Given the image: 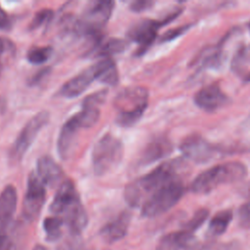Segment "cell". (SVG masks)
<instances>
[{
	"mask_svg": "<svg viewBox=\"0 0 250 250\" xmlns=\"http://www.w3.org/2000/svg\"><path fill=\"white\" fill-rule=\"evenodd\" d=\"M7 102L6 99L3 96H0V112H4L6 109Z\"/></svg>",
	"mask_w": 250,
	"mask_h": 250,
	"instance_id": "36",
	"label": "cell"
},
{
	"mask_svg": "<svg viewBox=\"0 0 250 250\" xmlns=\"http://www.w3.org/2000/svg\"><path fill=\"white\" fill-rule=\"evenodd\" d=\"M53 15H54V12L51 9L44 8L39 10L32 18L29 24V29H35L47 23L52 19Z\"/></svg>",
	"mask_w": 250,
	"mask_h": 250,
	"instance_id": "26",
	"label": "cell"
},
{
	"mask_svg": "<svg viewBox=\"0 0 250 250\" xmlns=\"http://www.w3.org/2000/svg\"><path fill=\"white\" fill-rule=\"evenodd\" d=\"M208 215H209V210L208 209H206V208L198 209L192 215V217L186 224H184L183 229L193 233L195 230H197L204 224V222L208 218Z\"/></svg>",
	"mask_w": 250,
	"mask_h": 250,
	"instance_id": "25",
	"label": "cell"
},
{
	"mask_svg": "<svg viewBox=\"0 0 250 250\" xmlns=\"http://www.w3.org/2000/svg\"><path fill=\"white\" fill-rule=\"evenodd\" d=\"M50 113L47 110H42L32 116L19 133L12 148L11 157L16 160H21L24 153L28 150L39 132L49 123Z\"/></svg>",
	"mask_w": 250,
	"mask_h": 250,
	"instance_id": "8",
	"label": "cell"
},
{
	"mask_svg": "<svg viewBox=\"0 0 250 250\" xmlns=\"http://www.w3.org/2000/svg\"><path fill=\"white\" fill-rule=\"evenodd\" d=\"M12 243L9 236L5 234H0V250H11Z\"/></svg>",
	"mask_w": 250,
	"mask_h": 250,
	"instance_id": "33",
	"label": "cell"
},
{
	"mask_svg": "<svg viewBox=\"0 0 250 250\" xmlns=\"http://www.w3.org/2000/svg\"><path fill=\"white\" fill-rule=\"evenodd\" d=\"M98 68V80L110 86L116 85L119 80V73L115 62L111 58L102 59L96 62Z\"/></svg>",
	"mask_w": 250,
	"mask_h": 250,
	"instance_id": "22",
	"label": "cell"
},
{
	"mask_svg": "<svg viewBox=\"0 0 250 250\" xmlns=\"http://www.w3.org/2000/svg\"><path fill=\"white\" fill-rule=\"evenodd\" d=\"M53 49L50 46H35L26 53V59L33 64H40L47 62L52 56Z\"/></svg>",
	"mask_w": 250,
	"mask_h": 250,
	"instance_id": "24",
	"label": "cell"
},
{
	"mask_svg": "<svg viewBox=\"0 0 250 250\" xmlns=\"http://www.w3.org/2000/svg\"><path fill=\"white\" fill-rule=\"evenodd\" d=\"M124 146L120 139L104 134L94 146L92 151V164L94 173L103 176L119 165L123 158Z\"/></svg>",
	"mask_w": 250,
	"mask_h": 250,
	"instance_id": "5",
	"label": "cell"
},
{
	"mask_svg": "<svg viewBox=\"0 0 250 250\" xmlns=\"http://www.w3.org/2000/svg\"><path fill=\"white\" fill-rule=\"evenodd\" d=\"M188 250H220V248L213 243H204V244L195 243Z\"/></svg>",
	"mask_w": 250,
	"mask_h": 250,
	"instance_id": "32",
	"label": "cell"
},
{
	"mask_svg": "<svg viewBox=\"0 0 250 250\" xmlns=\"http://www.w3.org/2000/svg\"><path fill=\"white\" fill-rule=\"evenodd\" d=\"M80 129H83V126L76 113L69 117L62 125L58 138V152L62 159H66L71 153Z\"/></svg>",
	"mask_w": 250,
	"mask_h": 250,
	"instance_id": "13",
	"label": "cell"
},
{
	"mask_svg": "<svg viewBox=\"0 0 250 250\" xmlns=\"http://www.w3.org/2000/svg\"><path fill=\"white\" fill-rule=\"evenodd\" d=\"M190 26H191L190 24H186V25H182V26H179V27L170 29V30H168L167 32H165V33L160 37V41H161V42H166V41L175 39L176 37H178V36L182 35L183 33H185Z\"/></svg>",
	"mask_w": 250,
	"mask_h": 250,
	"instance_id": "29",
	"label": "cell"
},
{
	"mask_svg": "<svg viewBox=\"0 0 250 250\" xmlns=\"http://www.w3.org/2000/svg\"><path fill=\"white\" fill-rule=\"evenodd\" d=\"M95 80H98V68L96 63L67 80L61 87L58 95L67 99L78 97Z\"/></svg>",
	"mask_w": 250,
	"mask_h": 250,
	"instance_id": "12",
	"label": "cell"
},
{
	"mask_svg": "<svg viewBox=\"0 0 250 250\" xmlns=\"http://www.w3.org/2000/svg\"><path fill=\"white\" fill-rule=\"evenodd\" d=\"M247 176L246 166L239 161H228L210 167L200 174L190 184V190L197 194H207L225 184L242 181Z\"/></svg>",
	"mask_w": 250,
	"mask_h": 250,
	"instance_id": "3",
	"label": "cell"
},
{
	"mask_svg": "<svg viewBox=\"0 0 250 250\" xmlns=\"http://www.w3.org/2000/svg\"><path fill=\"white\" fill-rule=\"evenodd\" d=\"M12 26V21L8 14L0 7V29L9 30Z\"/></svg>",
	"mask_w": 250,
	"mask_h": 250,
	"instance_id": "31",
	"label": "cell"
},
{
	"mask_svg": "<svg viewBox=\"0 0 250 250\" xmlns=\"http://www.w3.org/2000/svg\"><path fill=\"white\" fill-rule=\"evenodd\" d=\"M173 151V145L165 137H157L151 140L144 148L141 153L140 163L147 165L153 163Z\"/></svg>",
	"mask_w": 250,
	"mask_h": 250,
	"instance_id": "18",
	"label": "cell"
},
{
	"mask_svg": "<svg viewBox=\"0 0 250 250\" xmlns=\"http://www.w3.org/2000/svg\"><path fill=\"white\" fill-rule=\"evenodd\" d=\"M195 243L193 233L182 229L164 234L158 240L155 250H188Z\"/></svg>",
	"mask_w": 250,
	"mask_h": 250,
	"instance_id": "16",
	"label": "cell"
},
{
	"mask_svg": "<svg viewBox=\"0 0 250 250\" xmlns=\"http://www.w3.org/2000/svg\"><path fill=\"white\" fill-rule=\"evenodd\" d=\"M182 160L173 159L166 161L147 174L129 183L124 188V198L131 207H138L146 195L152 194L156 189L169 182L178 179Z\"/></svg>",
	"mask_w": 250,
	"mask_h": 250,
	"instance_id": "2",
	"label": "cell"
},
{
	"mask_svg": "<svg viewBox=\"0 0 250 250\" xmlns=\"http://www.w3.org/2000/svg\"><path fill=\"white\" fill-rule=\"evenodd\" d=\"M48 72H49V68H48V67L41 69L39 72H37L36 74H34V75L30 78L29 83H30V84H35V83L39 82Z\"/></svg>",
	"mask_w": 250,
	"mask_h": 250,
	"instance_id": "34",
	"label": "cell"
},
{
	"mask_svg": "<svg viewBox=\"0 0 250 250\" xmlns=\"http://www.w3.org/2000/svg\"><path fill=\"white\" fill-rule=\"evenodd\" d=\"M50 212L60 217L74 235L80 234L88 224L86 210L70 180H64L59 186L50 205Z\"/></svg>",
	"mask_w": 250,
	"mask_h": 250,
	"instance_id": "1",
	"label": "cell"
},
{
	"mask_svg": "<svg viewBox=\"0 0 250 250\" xmlns=\"http://www.w3.org/2000/svg\"><path fill=\"white\" fill-rule=\"evenodd\" d=\"M46 199V185L38 177L37 173H30L26 191L22 202V215L23 217L32 222L39 216L41 209Z\"/></svg>",
	"mask_w": 250,
	"mask_h": 250,
	"instance_id": "9",
	"label": "cell"
},
{
	"mask_svg": "<svg viewBox=\"0 0 250 250\" xmlns=\"http://www.w3.org/2000/svg\"><path fill=\"white\" fill-rule=\"evenodd\" d=\"M128 46V42L124 39L120 38H108V39H102L99 38L96 40L94 46L89 50L87 53L88 57L91 58H111L110 56L122 53L126 50Z\"/></svg>",
	"mask_w": 250,
	"mask_h": 250,
	"instance_id": "19",
	"label": "cell"
},
{
	"mask_svg": "<svg viewBox=\"0 0 250 250\" xmlns=\"http://www.w3.org/2000/svg\"><path fill=\"white\" fill-rule=\"evenodd\" d=\"M7 49V42L5 39L0 37V56L6 51Z\"/></svg>",
	"mask_w": 250,
	"mask_h": 250,
	"instance_id": "35",
	"label": "cell"
},
{
	"mask_svg": "<svg viewBox=\"0 0 250 250\" xmlns=\"http://www.w3.org/2000/svg\"><path fill=\"white\" fill-rule=\"evenodd\" d=\"M233 213L230 209H225L217 212L210 220L206 234L207 236L216 237L222 235L229 228L230 222L232 221Z\"/></svg>",
	"mask_w": 250,
	"mask_h": 250,
	"instance_id": "21",
	"label": "cell"
},
{
	"mask_svg": "<svg viewBox=\"0 0 250 250\" xmlns=\"http://www.w3.org/2000/svg\"><path fill=\"white\" fill-rule=\"evenodd\" d=\"M148 103V91L142 86L127 87L115 98L117 108L115 122L121 127H131L143 116Z\"/></svg>",
	"mask_w": 250,
	"mask_h": 250,
	"instance_id": "4",
	"label": "cell"
},
{
	"mask_svg": "<svg viewBox=\"0 0 250 250\" xmlns=\"http://www.w3.org/2000/svg\"><path fill=\"white\" fill-rule=\"evenodd\" d=\"M33 250H48L45 246L41 245V244H36L34 247H33Z\"/></svg>",
	"mask_w": 250,
	"mask_h": 250,
	"instance_id": "37",
	"label": "cell"
},
{
	"mask_svg": "<svg viewBox=\"0 0 250 250\" xmlns=\"http://www.w3.org/2000/svg\"><path fill=\"white\" fill-rule=\"evenodd\" d=\"M131 215L127 211L121 212L113 220L106 223L101 229L100 235L107 243H113L122 239L128 231Z\"/></svg>",
	"mask_w": 250,
	"mask_h": 250,
	"instance_id": "15",
	"label": "cell"
},
{
	"mask_svg": "<svg viewBox=\"0 0 250 250\" xmlns=\"http://www.w3.org/2000/svg\"><path fill=\"white\" fill-rule=\"evenodd\" d=\"M186 188L180 179H175L150 194L142 205L141 214L145 218H154L170 210L183 197Z\"/></svg>",
	"mask_w": 250,
	"mask_h": 250,
	"instance_id": "6",
	"label": "cell"
},
{
	"mask_svg": "<svg viewBox=\"0 0 250 250\" xmlns=\"http://www.w3.org/2000/svg\"><path fill=\"white\" fill-rule=\"evenodd\" d=\"M180 149L184 156L196 163L209 161L220 150L199 134H192L185 138L180 145Z\"/></svg>",
	"mask_w": 250,
	"mask_h": 250,
	"instance_id": "10",
	"label": "cell"
},
{
	"mask_svg": "<svg viewBox=\"0 0 250 250\" xmlns=\"http://www.w3.org/2000/svg\"><path fill=\"white\" fill-rule=\"evenodd\" d=\"M182 12V10H177L175 12H173L172 14L166 16L164 19L162 20H142L140 21H138L137 23H135L134 25H132L130 27V29L128 30V37L138 43L139 48L138 51L136 52L138 56L143 55L144 53L146 52V50L151 46V44L154 42V40L156 39V35H157V30L169 23L171 21L175 20L178 15H180Z\"/></svg>",
	"mask_w": 250,
	"mask_h": 250,
	"instance_id": "7",
	"label": "cell"
},
{
	"mask_svg": "<svg viewBox=\"0 0 250 250\" xmlns=\"http://www.w3.org/2000/svg\"><path fill=\"white\" fill-rule=\"evenodd\" d=\"M229 98L218 83L208 84L199 89L194 95L195 104L205 111H215L225 106Z\"/></svg>",
	"mask_w": 250,
	"mask_h": 250,
	"instance_id": "11",
	"label": "cell"
},
{
	"mask_svg": "<svg viewBox=\"0 0 250 250\" xmlns=\"http://www.w3.org/2000/svg\"><path fill=\"white\" fill-rule=\"evenodd\" d=\"M18 205V193L14 186H6L0 193V234H5Z\"/></svg>",
	"mask_w": 250,
	"mask_h": 250,
	"instance_id": "14",
	"label": "cell"
},
{
	"mask_svg": "<svg viewBox=\"0 0 250 250\" xmlns=\"http://www.w3.org/2000/svg\"><path fill=\"white\" fill-rule=\"evenodd\" d=\"M37 175L46 186L54 187L64 181L62 167L49 155H43L37 160Z\"/></svg>",
	"mask_w": 250,
	"mask_h": 250,
	"instance_id": "17",
	"label": "cell"
},
{
	"mask_svg": "<svg viewBox=\"0 0 250 250\" xmlns=\"http://www.w3.org/2000/svg\"><path fill=\"white\" fill-rule=\"evenodd\" d=\"M237 223L243 229H250V199L239 207L237 211Z\"/></svg>",
	"mask_w": 250,
	"mask_h": 250,
	"instance_id": "27",
	"label": "cell"
},
{
	"mask_svg": "<svg viewBox=\"0 0 250 250\" xmlns=\"http://www.w3.org/2000/svg\"><path fill=\"white\" fill-rule=\"evenodd\" d=\"M249 29H250V23H249Z\"/></svg>",
	"mask_w": 250,
	"mask_h": 250,
	"instance_id": "39",
	"label": "cell"
},
{
	"mask_svg": "<svg viewBox=\"0 0 250 250\" xmlns=\"http://www.w3.org/2000/svg\"><path fill=\"white\" fill-rule=\"evenodd\" d=\"M154 2L152 1H147V0H138V1H133L130 3L129 8L131 11L136 12V13H141L146 10H148L152 7Z\"/></svg>",
	"mask_w": 250,
	"mask_h": 250,
	"instance_id": "30",
	"label": "cell"
},
{
	"mask_svg": "<svg viewBox=\"0 0 250 250\" xmlns=\"http://www.w3.org/2000/svg\"><path fill=\"white\" fill-rule=\"evenodd\" d=\"M64 226L63 221L55 215L46 217L43 222V229L48 240H57L62 234V229Z\"/></svg>",
	"mask_w": 250,
	"mask_h": 250,
	"instance_id": "23",
	"label": "cell"
},
{
	"mask_svg": "<svg viewBox=\"0 0 250 250\" xmlns=\"http://www.w3.org/2000/svg\"><path fill=\"white\" fill-rule=\"evenodd\" d=\"M107 95V90L103 89L98 92H95L89 96H87L82 103V106H94L99 107L105 100Z\"/></svg>",
	"mask_w": 250,
	"mask_h": 250,
	"instance_id": "28",
	"label": "cell"
},
{
	"mask_svg": "<svg viewBox=\"0 0 250 250\" xmlns=\"http://www.w3.org/2000/svg\"><path fill=\"white\" fill-rule=\"evenodd\" d=\"M231 69L244 80H250V45H242L231 60Z\"/></svg>",
	"mask_w": 250,
	"mask_h": 250,
	"instance_id": "20",
	"label": "cell"
},
{
	"mask_svg": "<svg viewBox=\"0 0 250 250\" xmlns=\"http://www.w3.org/2000/svg\"><path fill=\"white\" fill-rule=\"evenodd\" d=\"M1 71H2V65L0 64V74H1Z\"/></svg>",
	"mask_w": 250,
	"mask_h": 250,
	"instance_id": "38",
	"label": "cell"
}]
</instances>
